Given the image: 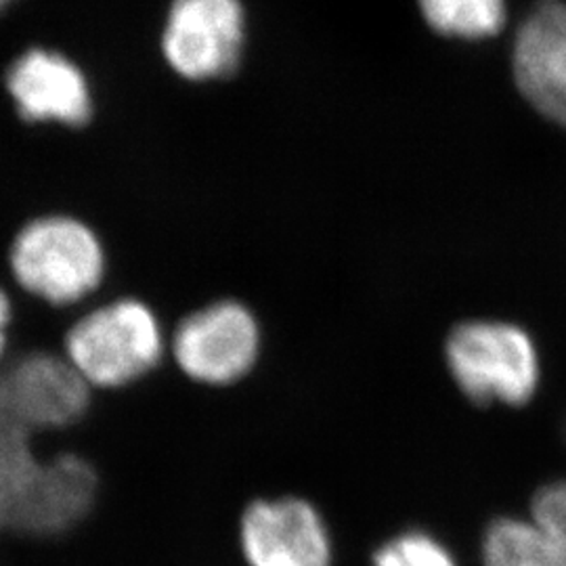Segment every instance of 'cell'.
<instances>
[{"instance_id":"3957f363","label":"cell","mask_w":566,"mask_h":566,"mask_svg":"<svg viewBox=\"0 0 566 566\" xmlns=\"http://www.w3.org/2000/svg\"><path fill=\"white\" fill-rule=\"evenodd\" d=\"M447 369L453 382L476 405L518 407L531 401L539 385V357L523 327L472 319L447 336Z\"/></svg>"},{"instance_id":"4fadbf2b","label":"cell","mask_w":566,"mask_h":566,"mask_svg":"<svg viewBox=\"0 0 566 566\" xmlns=\"http://www.w3.org/2000/svg\"><path fill=\"white\" fill-rule=\"evenodd\" d=\"M371 566H458L451 552L426 531H405L376 549Z\"/></svg>"},{"instance_id":"ba28073f","label":"cell","mask_w":566,"mask_h":566,"mask_svg":"<svg viewBox=\"0 0 566 566\" xmlns=\"http://www.w3.org/2000/svg\"><path fill=\"white\" fill-rule=\"evenodd\" d=\"M243 41L240 0H175L164 25L163 53L185 81H219L238 72Z\"/></svg>"},{"instance_id":"2e32d148","label":"cell","mask_w":566,"mask_h":566,"mask_svg":"<svg viewBox=\"0 0 566 566\" xmlns=\"http://www.w3.org/2000/svg\"><path fill=\"white\" fill-rule=\"evenodd\" d=\"M13 2H15V0H0V13H2V11H7Z\"/></svg>"},{"instance_id":"7a4b0ae2","label":"cell","mask_w":566,"mask_h":566,"mask_svg":"<svg viewBox=\"0 0 566 566\" xmlns=\"http://www.w3.org/2000/svg\"><path fill=\"white\" fill-rule=\"evenodd\" d=\"M166 338L156 311L137 296H118L76 315L61 353L93 390H122L163 364Z\"/></svg>"},{"instance_id":"277c9868","label":"cell","mask_w":566,"mask_h":566,"mask_svg":"<svg viewBox=\"0 0 566 566\" xmlns=\"http://www.w3.org/2000/svg\"><path fill=\"white\" fill-rule=\"evenodd\" d=\"M0 399L39 439L70 432L91 416L95 390L55 346H11L0 361Z\"/></svg>"},{"instance_id":"5b68a950","label":"cell","mask_w":566,"mask_h":566,"mask_svg":"<svg viewBox=\"0 0 566 566\" xmlns=\"http://www.w3.org/2000/svg\"><path fill=\"white\" fill-rule=\"evenodd\" d=\"M9 105L28 128L82 130L95 118V91L72 57L49 46H32L4 72Z\"/></svg>"},{"instance_id":"30bf717a","label":"cell","mask_w":566,"mask_h":566,"mask_svg":"<svg viewBox=\"0 0 566 566\" xmlns=\"http://www.w3.org/2000/svg\"><path fill=\"white\" fill-rule=\"evenodd\" d=\"M514 82L544 118L566 128V2L539 0L512 51Z\"/></svg>"},{"instance_id":"9a60e30c","label":"cell","mask_w":566,"mask_h":566,"mask_svg":"<svg viewBox=\"0 0 566 566\" xmlns=\"http://www.w3.org/2000/svg\"><path fill=\"white\" fill-rule=\"evenodd\" d=\"M18 319V298L9 283L0 282V361L7 359L13 344V327Z\"/></svg>"},{"instance_id":"52a82bcc","label":"cell","mask_w":566,"mask_h":566,"mask_svg":"<svg viewBox=\"0 0 566 566\" xmlns=\"http://www.w3.org/2000/svg\"><path fill=\"white\" fill-rule=\"evenodd\" d=\"M44 465L4 528L28 539H57L81 526L97 506L102 472L78 449L39 439Z\"/></svg>"},{"instance_id":"8992f818","label":"cell","mask_w":566,"mask_h":566,"mask_svg":"<svg viewBox=\"0 0 566 566\" xmlns=\"http://www.w3.org/2000/svg\"><path fill=\"white\" fill-rule=\"evenodd\" d=\"M170 348L189 380L206 386L233 385L259 361L261 325L245 304H206L182 319Z\"/></svg>"},{"instance_id":"6da1fadb","label":"cell","mask_w":566,"mask_h":566,"mask_svg":"<svg viewBox=\"0 0 566 566\" xmlns=\"http://www.w3.org/2000/svg\"><path fill=\"white\" fill-rule=\"evenodd\" d=\"M15 294L57 313L91 301L109 277V250L99 229L81 214L49 210L28 219L7 250Z\"/></svg>"},{"instance_id":"5bb4252c","label":"cell","mask_w":566,"mask_h":566,"mask_svg":"<svg viewBox=\"0 0 566 566\" xmlns=\"http://www.w3.org/2000/svg\"><path fill=\"white\" fill-rule=\"evenodd\" d=\"M528 518L544 533L558 565L566 566V481L542 486L531 502Z\"/></svg>"},{"instance_id":"7c38bea8","label":"cell","mask_w":566,"mask_h":566,"mask_svg":"<svg viewBox=\"0 0 566 566\" xmlns=\"http://www.w3.org/2000/svg\"><path fill=\"white\" fill-rule=\"evenodd\" d=\"M485 566H560L544 533L531 518L504 516L486 526Z\"/></svg>"},{"instance_id":"9c48e42d","label":"cell","mask_w":566,"mask_h":566,"mask_svg":"<svg viewBox=\"0 0 566 566\" xmlns=\"http://www.w3.org/2000/svg\"><path fill=\"white\" fill-rule=\"evenodd\" d=\"M250 566H332V539L319 510L303 497L259 500L240 525Z\"/></svg>"},{"instance_id":"8fae6325","label":"cell","mask_w":566,"mask_h":566,"mask_svg":"<svg viewBox=\"0 0 566 566\" xmlns=\"http://www.w3.org/2000/svg\"><path fill=\"white\" fill-rule=\"evenodd\" d=\"M426 23L449 39L485 41L506 25V0H420Z\"/></svg>"},{"instance_id":"e0dca14e","label":"cell","mask_w":566,"mask_h":566,"mask_svg":"<svg viewBox=\"0 0 566 566\" xmlns=\"http://www.w3.org/2000/svg\"><path fill=\"white\" fill-rule=\"evenodd\" d=\"M2 528H4V525H2V518H0V531H2Z\"/></svg>"}]
</instances>
